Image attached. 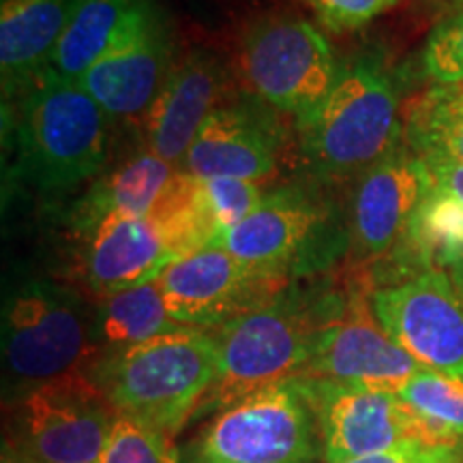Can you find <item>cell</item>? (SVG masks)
<instances>
[{
  "label": "cell",
  "instance_id": "obj_1",
  "mask_svg": "<svg viewBox=\"0 0 463 463\" xmlns=\"http://www.w3.org/2000/svg\"><path fill=\"white\" fill-rule=\"evenodd\" d=\"M217 375V339L181 328L97 358L90 378L118 416L176 436L198 414Z\"/></svg>",
  "mask_w": 463,
  "mask_h": 463
},
{
  "label": "cell",
  "instance_id": "obj_2",
  "mask_svg": "<svg viewBox=\"0 0 463 463\" xmlns=\"http://www.w3.org/2000/svg\"><path fill=\"white\" fill-rule=\"evenodd\" d=\"M344 303L317 305L277 292L217 328V375L198 414L223 410L266 386L298 378L309 363L317 335ZM195 414V416H198Z\"/></svg>",
  "mask_w": 463,
  "mask_h": 463
},
{
  "label": "cell",
  "instance_id": "obj_3",
  "mask_svg": "<svg viewBox=\"0 0 463 463\" xmlns=\"http://www.w3.org/2000/svg\"><path fill=\"white\" fill-rule=\"evenodd\" d=\"M20 90L15 131L28 181L45 194H65L95 176L108 153V114L99 103L50 67Z\"/></svg>",
  "mask_w": 463,
  "mask_h": 463
},
{
  "label": "cell",
  "instance_id": "obj_4",
  "mask_svg": "<svg viewBox=\"0 0 463 463\" xmlns=\"http://www.w3.org/2000/svg\"><path fill=\"white\" fill-rule=\"evenodd\" d=\"M399 99L380 62L363 56L339 65L331 92L298 120L303 153L324 176L363 174L399 144Z\"/></svg>",
  "mask_w": 463,
  "mask_h": 463
},
{
  "label": "cell",
  "instance_id": "obj_5",
  "mask_svg": "<svg viewBox=\"0 0 463 463\" xmlns=\"http://www.w3.org/2000/svg\"><path fill=\"white\" fill-rule=\"evenodd\" d=\"M3 354L22 392L48 382L86 373L99 356L95 322L67 289L28 281L5 307Z\"/></svg>",
  "mask_w": 463,
  "mask_h": 463
},
{
  "label": "cell",
  "instance_id": "obj_6",
  "mask_svg": "<svg viewBox=\"0 0 463 463\" xmlns=\"http://www.w3.org/2000/svg\"><path fill=\"white\" fill-rule=\"evenodd\" d=\"M317 436L314 405L294 378L219 410L184 463H311Z\"/></svg>",
  "mask_w": 463,
  "mask_h": 463
},
{
  "label": "cell",
  "instance_id": "obj_7",
  "mask_svg": "<svg viewBox=\"0 0 463 463\" xmlns=\"http://www.w3.org/2000/svg\"><path fill=\"white\" fill-rule=\"evenodd\" d=\"M245 82L260 99L305 118L333 89L339 65L326 37L303 17H264L239 50Z\"/></svg>",
  "mask_w": 463,
  "mask_h": 463
},
{
  "label": "cell",
  "instance_id": "obj_8",
  "mask_svg": "<svg viewBox=\"0 0 463 463\" xmlns=\"http://www.w3.org/2000/svg\"><path fill=\"white\" fill-rule=\"evenodd\" d=\"M118 412L89 373H73L22 392L14 444L39 463H97Z\"/></svg>",
  "mask_w": 463,
  "mask_h": 463
},
{
  "label": "cell",
  "instance_id": "obj_9",
  "mask_svg": "<svg viewBox=\"0 0 463 463\" xmlns=\"http://www.w3.org/2000/svg\"><path fill=\"white\" fill-rule=\"evenodd\" d=\"M380 326L420 367L463 378V298L444 269H425L395 286L375 289Z\"/></svg>",
  "mask_w": 463,
  "mask_h": 463
},
{
  "label": "cell",
  "instance_id": "obj_10",
  "mask_svg": "<svg viewBox=\"0 0 463 463\" xmlns=\"http://www.w3.org/2000/svg\"><path fill=\"white\" fill-rule=\"evenodd\" d=\"M297 380L314 405L326 463L386 453L410 442L427 444L419 420L397 392L331 380Z\"/></svg>",
  "mask_w": 463,
  "mask_h": 463
},
{
  "label": "cell",
  "instance_id": "obj_11",
  "mask_svg": "<svg viewBox=\"0 0 463 463\" xmlns=\"http://www.w3.org/2000/svg\"><path fill=\"white\" fill-rule=\"evenodd\" d=\"M420 364L375 320L372 303L352 292L317 335L314 354L298 378L331 380L397 392Z\"/></svg>",
  "mask_w": 463,
  "mask_h": 463
},
{
  "label": "cell",
  "instance_id": "obj_12",
  "mask_svg": "<svg viewBox=\"0 0 463 463\" xmlns=\"http://www.w3.org/2000/svg\"><path fill=\"white\" fill-rule=\"evenodd\" d=\"M172 320L187 328L222 326L277 292L281 281L253 275L223 247H204L176 258L157 277Z\"/></svg>",
  "mask_w": 463,
  "mask_h": 463
},
{
  "label": "cell",
  "instance_id": "obj_13",
  "mask_svg": "<svg viewBox=\"0 0 463 463\" xmlns=\"http://www.w3.org/2000/svg\"><path fill=\"white\" fill-rule=\"evenodd\" d=\"M326 215L309 195L298 189H275L264 194L251 215L225 232L223 247L253 275L281 281L314 249Z\"/></svg>",
  "mask_w": 463,
  "mask_h": 463
},
{
  "label": "cell",
  "instance_id": "obj_14",
  "mask_svg": "<svg viewBox=\"0 0 463 463\" xmlns=\"http://www.w3.org/2000/svg\"><path fill=\"white\" fill-rule=\"evenodd\" d=\"M431 189L419 155L397 146L367 167L352 198V236L363 256L389 253L408 234L410 222Z\"/></svg>",
  "mask_w": 463,
  "mask_h": 463
},
{
  "label": "cell",
  "instance_id": "obj_15",
  "mask_svg": "<svg viewBox=\"0 0 463 463\" xmlns=\"http://www.w3.org/2000/svg\"><path fill=\"white\" fill-rule=\"evenodd\" d=\"M80 232L84 283L101 298L155 281L178 258L153 217L106 215Z\"/></svg>",
  "mask_w": 463,
  "mask_h": 463
},
{
  "label": "cell",
  "instance_id": "obj_16",
  "mask_svg": "<svg viewBox=\"0 0 463 463\" xmlns=\"http://www.w3.org/2000/svg\"><path fill=\"white\" fill-rule=\"evenodd\" d=\"M172 69L165 28L155 17L142 31L97 61L78 84L99 103L108 118H146Z\"/></svg>",
  "mask_w": 463,
  "mask_h": 463
},
{
  "label": "cell",
  "instance_id": "obj_17",
  "mask_svg": "<svg viewBox=\"0 0 463 463\" xmlns=\"http://www.w3.org/2000/svg\"><path fill=\"white\" fill-rule=\"evenodd\" d=\"M223 92L222 65L206 52H191L172 65L144 127L148 150L181 170L191 144Z\"/></svg>",
  "mask_w": 463,
  "mask_h": 463
},
{
  "label": "cell",
  "instance_id": "obj_18",
  "mask_svg": "<svg viewBox=\"0 0 463 463\" xmlns=\"http://www.w3.org/2000/svg\"><path fill=\"white\" fill-rule=\"evenodd\" d=\"M181 170L195 178L264 183L277 172V136L245 106H219L202 125Z\"/></svg>",
  "mask_w": 463,
  "mask_h": 463
},
{
  "label": "cell",
  "instance_id": "obj_19",
  "mask_svg": "<svg viewBox=\"0 0 463 463\" xmlns=\"http://www.w3.org/2000/svg\"><path fill=\"white\" fill-rule=\"evenodd\" d=\"M159 17L153 0H75L50 69L78 82L108 52Z\"/></svg>",
  "mask_w": 463,
  "mask_h": 463
},
{
  "label": "cell",
  "instance_id": "obj_20",
  "mask_svg": "<svg viewBox=\"0 0 463 463\" xmlns=\"http://www.w3.org/2000/svg\"><path fill=\"white\" fill-rule=\"evenodd\" d=\"M75 0H3L0 3V62L5 89H24L50 67Z\"/></svg>",
  "mask_w": 463,
  "mask_h": 463
},
{
  "label": "cell",
  "instance_id": "obj_21",
  "mask_svg": "<svg viewBox=\"0 0 463 463\" xmlns=\"http://www.w3.org/2000/svg\"><path fill=\"white\" fill-rule=\"evenodd\" d=\"M178 167L153 150L136 155L108 174L86 195L78 213V228L106 215L153 217L178 176Z\"/></svg>",
  "mask_w": 463,
  "mask_h": 463
},
{
  "label": "cell",
  "instance_id": "obj_22",
  "mask_svg": "<svg viewBox=\"0 0 463 463\" xmlns=\"http://www.w3.org/2000/svg\"><path fill=\"white\" fill-rule=\"evenodd\" d=\"M181 328L187 326L172 320L157 279L103 297L95 320L99 356L114 354Z\"/></svg>",
  "mask_w": 463,
  "mask_h": 463
},
{
  "label": "cell",
  "instance_id": "obj_23",
  "mask_svg": "<svg viewBox=\"0 0 463 463\" xmlns=\"http://www.w3.org/2000/svg\"><path fill=\"white\" fill-rule=\"evenodd\" d=\"M430 447L463 449V378L420 367L397 391Z\"/></svg>",
  "mask_w": 463,
  "mask_h": 463
},
{
  "label": "cell",
  "instance_id": "obj_24",
  "mask_svg": "<svg viewBox=\"0 0 463 463\" xmlns=\"http://www.w3.org/2000/svg\"><path fill=\"white\" fill-rule=\"evenodd\" d=\"M408 136L416 155L463 164V82L438 84L410 114Z\"/></svg>",
  "mask_w": 463,
  "mask_h": 463
},
{
  "label": "cell",
  "instance_id": "obj_25",
  "mask_svg": "<svg viewBox=\"0 0 463 463\" xmlns=\"http://www.w3.org/2000/svg\"><path fill=\"white\" fill-rule=\"evenodd\" d=\"M422 269H449L463 260V204L436 189L427 191L408 228Z\"/></svg>",
  "mask_w": 463,
  "mask_h": 463
},
{
  "label": "cell",
  "instance_id": "obj_26",
  "mask_svg": "<svg viewBox=\"0 0 463 463\" xmlns=\"http://www.w3.org/2000/svg\"><path fill=\"white\" fill-rule=\"evenodd\" d=\"M97 463H183V459L172 436L129 416H118Z\"/></svg>",
  "mask_w": 463,
  "mask_h": 463
},
{
  "label": "cell",
  "instance_id": "obj_27",
  "mask_svg": "<svg viewBox=\"0 0 463 463\" xmlns=\"http://www.w3.org/2000/svg\"><path fill=\"white\" fill-rule=\"evenodd\" d=\"M202 198L217 232V242L225 232L236 228L242 219L260 206L264 194L258 183L236 181V178H200ZM215 242V245H217Z\"/></svg>",
  "mask_w": 463,
  "mask_h": 463
},
{
  "label": "cell",
  "instance_id": "obj_28",
  "mask_svg": "<svg viewBox=\"0 0 463 463\" xmlns=\"http://www.w3.org/2000/svg\"><path fill=\"white\" fill-rule=\"evenodd\" d=\"M422 61L427 75L438 84L463 82V7L433 28Z\"/></svg>",
  "mask_w": 463,
  "mask_h": 463
},
{
  "label": "cell",
  "instance_id": "obj_29",
  "mask_svg": "<svg viewBox=\"0 0 463 463\" xmlns=\"http://www.w3.org/2000/svg\"><path fill=\"white\" fill-rule=\"evenodd\" d=\"M395 3L397 0H309L322 24L331 31H354Z\"/></svg>",
  "mask_w": 463,
  "mask_h": 463
},
{
  "label": "cell",
  "instance_id": "obj_30",
  "mask_svg": "<svg viewBox=\"0 0 463 463\" xmlns=\"http://www.w3.org/2000/svg\"><path fill=\"white\" fill-rule=\"evenodd\" d=\"M420 157V155H419ZM430 174L431 187L463 204V164L442 157H420Z\"/></svg>",
  "mask_w": 463,
  "mask_h": 463
},
{
  "label": "cell",
  "instance_id": "obj_31",
  "mask_svg": "<svg viewBox=\"0 0 463 463\" xmlns=\"http://www.w3.org/2000/svg\"><path fill=\"white\" fill-rule=\"evenodd\" d=\"M439 447H427L422 442H410L405 447L395 450H386V453L358 457L344 463H433Z\"/></svg>",
  "mask_w": 463,
  "mask_h": 463
},
{
  "label": "cell",
  "instance_id": "obj_32",
  "mask_svg": "<svg viewBox=\"0 0 463 463\" xmlns=\"http://www.w3.org/2000/svg\"><path fill=\"white\" fill-rule=\"evenodd\" d=\"M433 463H463V449L439 447Z\"/></svg>",
  "mask_w": 463,
  "mask_h": 463
},
{
  "label": "cell",
  "instance_id": "obj_33",
  "mask_svg": "<svg viewBox=\"0 0 463 463\" xmlns=\"http://www.w3.org/2000/svg\"><path fill=\"white\" fill-rule=\"evenodd\" d=\"M0 463H39V461H34L33 457L22 453V450L15 449L14 444H5L3 461H0Z\"/></svg>",
  "mask_w": 463,
  "mask_h": 463
},
{
  "label": "cell",
  "instance_id": "obj_34",
  "mask_svg": "<svg viewBox=\"0 0 463 463\" xmlns=\"http://www.w3.org/2000/svg\"><path fill=\"white\" fill-rule=\"evenodd\" d=\"M449 273H450V277H453L455 286H457V289H459V294L463 298V260L461 262H455L453 266H449Z\"/></svg>",
  "mask_w": 463,
  "mask_h": 463
},
{
  "label": "cell",
  "instance_id": "obj_35",
  "mask_svg": "<svg viewBox=\"0 0 463 463\" xmlns=\"http://www.w3.org/2000/svg\"><path fill=\"white\" fill-rule=\"evenodd\" d=\"M455 3H461L463 5V0H455Z\"/></svg>",
  "mask_w": 463,
  "mask_h": 463
}]
</instances>
